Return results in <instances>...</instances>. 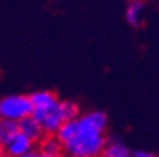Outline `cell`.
<instances>
[{"label":"cell","instance_id":"obj_16","mask_svg":"<svg viewBox=\"0 0 159 157\" xmlns=\"http://www.w3.org/2000/svg\"><path fill=\"white\" fill-rule=\"evenodd\" d=\"M3 154H5V146H3V145H0V157H2Z\"/></svg>","mask_w":159,"mask_h":157},{"label":"cell","instance_id":"obj_12","mask_svg":"<svg viewBox=\"0 0 159 157\" xmlns=\"http://www.w3.org/2000/svg\"><path fill=\"white\" fill-rule=\"evenodd\" d=\"M76 120H73V121H63L61 123V126L58 127V130H57V138L61 142V143H66L70 138H73V135L76 133Z\"/></svg>","mask_w":159,"mask_h":157},{"label":"cell","instance_id":"obj_2","mask_svg":"<svg viewBox=\"0 0 159 157\" xmlns=\"http://www.w3.org/2000/svg\"><path fill=\"white\" fill-rule=\"evenodd\" d=\"M32 102L29 94H7L0 98V120L20 121L32 115Z\"/></svg>","mask_w":159,"mask_h":157},{"label":"cell","instance_id":"obj_15","mask_svg":"<svg viewBox=\"0 0 159 157\" xmlns=\"http://www.w3.org/2000/svg\"><path fill=\"white\" fill-rule=\"evenodd\" d=\"M38 155V152L36 151H33V152H30V154H25V155H22V157H36Z\"/></svg>","mask_w":159,"mask_h":157},{"label":"cell","instance_id":"obj_6","mask_svg":"<svg viewBox=\"0 0 159 157\" xmlns=\"http://www.w3.org/2000/svg\"><path fill=\"white\" fill-rule=\"evenodd\" d=\"M143 13H145L143 0H129L125 8V19L128 22V25L139 27L143 20Z\"/></svg>","mask_w":159,"mask_h":157},{"label":"cell","instance_id":"obj_13","mask_svg":"<svg viewBox=\"0 0 159 157\" xmlns=\"http://www.w3.org/2000/svg\"><path fill=\"white\" fill-rule=\"evenodd\" d=\"M132 157H157V155L154 152L148 151V149H134Z\"/></svg>","mask_w":159,"mask_h":157},{"label":"cell","instance_id":"obj_10","mask_svg":"<svg viewBox=\"0 0 159 157\" xmlns=\"http://www.w3.org/2000/svg\"><path fill=\"white\" fill-rule=\"evenodd\" d=\"M19 133L17 123L10 120H0V145H8Z\"/></svg>","mask_w":159,"mask_h":157},{"label":"cell","instance_id":"obj_5","mask_svg":"<svg viewBox=\"0 0 159 157\" xmlns=\"http://www.w3.org/2000/svg\"><path fill=\"white\" fill-rule=\"evenodd\" d=\"M17 129H19V133L20 135L27 137L30 142H33L35 145L44 137V132L43 129L39 127V124L32 118V116H27L24 120L17 121Z\"/></svg>","mask_w":159,"mask_h":157},{"label":"cell","instance_id":"obj_3","mask_svg":"<svg viewBox=\"0 0 159 157\" xmlns=\"http://www.w3.org/2000/svg\"><path fill=\"white\" fill-rule=\"evenodd\" d=\"M30 116L39 124V127L44 132V135H55L58 127L65 121L63 116H61V111H60V99L49 107L32 110Z\"/></svg>","mask_w":159,"mask_h":157},{"label":"cell","instance_id":"obj_8","mask_svg":"<svg viewBox=\"0 0 159 157\" xmlns=\"http://www.w3.org/2000/svg\"><path fill=\"white\" fill-rule=\"evenodd\" d=\"M36 152L51 154V155H63V143L57 138V135H44L36 143Z\"/></svg>","mask_w":159,"mask_h":157},{"label":"cell","instance_id":"obj_14","mask_svg":"<svg viewBox=\"0 0 159 157\" xmlns=\"http://www.w3.org/2000/svg\"><path fill=\"white\" fill-rule=\"evenodd\" d=\"M36 157H63V155H51V154H39V152H38Z\"/></svg>","mask_w":159,"mask_h":157},{"label":"cell","instance_id":"obj_17","mask_svg":"<svg viewBox=\"0 0 159 157\" xmlns=\"http://www.w3.org/2000/svg\"><path fill=\"white\" fill-rule=\"evenodd\" d=\"M63 157H80V155H63Z\"/></svg>","mask_w":159,"mask_h":157},{"label":"cell","instance_id":"obj_4","mask_svg":"<svg viewBox=\"0 0 159 157\" xmlns=\"http://www.w3.org/2000/svg\"><path fill=\"white\" fill-rule=\"evenodd\" d=\"M33 151H36V145L20 133H17L8 145H5V154L10 157H22Z\"/></svg>","mask_w":159,"mask_h":157},{"label":"cell","instance_id":"obj_7","mask_svg":"<svg viewBox=\"0 0 159 157\" xmlns=\"http://www.w3.org/2000/svg\"><path fill=\"white\" fill-rule=\"evenodd\" d=\"M99 157H132V149L120 138H110L106 142Z\"/></svg>","mask_w":159,"mask_h":157},{"label":"cell","instance_id":"obj_1","mask_svg":"<svg viewBox=\"0 0 159 157\" xmlns=\"http://www.w3.org/2000/svg\"><path fill=\"white\" fill-rule=\"evenodd\" d=\"M73 138L63 143V155H80V157H99L107 137L106 132H96L90 129L77 127Z\"/></svg>","mask_w":159,"mask_h":157},{"label":"cell","instance_id":"obj_9","mask_svg":"<svg viewBox=\"0 0 159 157\" xmlns=\"http://www.w3.org/2000/svg\"><path fill=\"white\" fill-rule=\"evenodd\" d=\"M29 99L32 102L33 110H36V108H44L55 104L58 101V96L51 89H36V91L29 94Z\"/></svg>","mask_w":159,"mask_h":157},{"label":"cell","instance_id":"obj_19","mask_svg":"<svg viewBox=\"0 0 159 157\" xmlns=\"http://www.w3.org/2000/svg\"><path fill=\"white\" fill-rule=\"evenodd\" d=\"M157 157H159V155H157Z\"/></svg>","mask_w":159,"mask_h":157},{"label":"cell","instance_id":"obj_11","mask_svg":"<svg viewBox=\"0 0 159 157\" xmlns=\"http://www.w3.org/2000/svg\"><path fill=\"white\" fill-rule=\"evenodd\" d=\"M60 111H61V116L65 121H73L80 115V107L74 101L63 99V101H60Z\"/></svg>","mask_w":159,"mask_h":157},{"label":"cell","instance_id":"obj_18","mask_svg":"<svg viewBox=\"0 0 159 157\" xmlns=\"http://www.w3.org/2000/svg\"><path fill=\"white\" fill-rule=\"evenodd\" d=\"M2 157H10V155H7V154H3V155H2Z\"/></svg>","mask_w":159,"mask_h":157}]
</instances>
